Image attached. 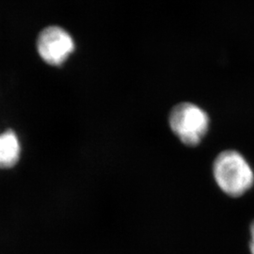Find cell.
Listing matches in <instances>:
<instances>
[{"instance_id":"obj_3","label":"cell","mask_w":254,"mask_h":254,"mask_svg":"<svg viewBox=\"0 0 254 254\" xmlns=\"http://www.w3.org/2000/svg\"><path fill=\"white\" fill-rule=\"evenodd\" d=\"M37 50L45 63L52 66H61L73 53L74 42L64 28L51 26L46 27L39 34Z\"/></svg>"},{"instance_id":"obj_4","label":"cell","mask_w":254,"mask_h":254,"mask_svg":"<svg viewBox=\"0 0 254 254\" xmlns=\"http://www.w3.org/2000/svg\"><path fill=\"white\" fill-rule=\"evenodd\" d=\"M21 146L18 136L12 131L7 130L0 135V169H9L19 161Z\"/></svg>"},{"instance_id":"obj_1","label":"cell","mask_w":254,"mask_h":254,"mask_svg":"<svg viewBox=\"0 0 254 254\" xmlns=\"http://www.w3.org/2000/svg\"><path fill=\"white\" fill-rule=\"evenodd\" d=\"M213 173L218 187L231 197L243 195L254 185V174L251 166L236 151L229 150L218 154Z\"/></svg>"},{"instance_id":"obj_2","label":"cell","mask_w":254,"mask_h":254,"mask_svg":"<svg viewBox=\"0 0 254 254\" xmlns=\"http://www.w3.org/2000/svg\"><path fill=\"white\" fill-rule=\"evenodd\" d=\"M169 124L185 145H198L208 132L209 117L204 110L191 103L176 105L171 111Z\"/></svg>"},{"instance_id":"obj_5","label":"cell","mask_w":254,"mask_h":254,"mask_svg":"<svg viewBox=\"0 0 254 254\" xmlns=\"http://www.w3.org/2000/svg\"><path fill=\"white\" fill-rule=\"evenodd\" d=\"M251 236H252V240H251L250 249H251L252 254H254V221L251 225Z\"/></svg>"}]
</instances>
